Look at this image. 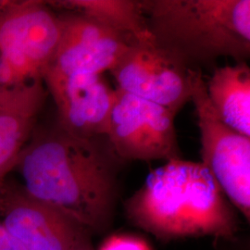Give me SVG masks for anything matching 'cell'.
<instances>
[{
    "label": "cell",
    "mask_w": 250,
    "mask_h": 250,
    "mask_svg": "<svg viewBox=\"0 0 250 250\" xmlns=\"http://www.w3.org/2000/svg\"><path fill=\"white\" fill-rule=\"evenodd\" d=\"M125 161L107 136L82 138L57 124L35 129L15 168L27 192L100 234L111 227Z\"/></svg>",
    "instance_id": "1"
},
{
    "label": "cell",
    "mask_w": 250,
    "mask_h": 250,
    "mask_svg": "<svg viewBox=\"0 0 250 250\" xmlns=\"http://www.w3.org/2000/svg\"><path fill=\"white\" fill-rule=\"evenodd\" d=\"M130 223L161 241L213 236L232 239V206L201 162L177 159L153 170L125 203Z\"/></svg>",
    "instance_id": "2"
},
{
    "label": "cell",
    "mask_w": 250,
    "mask_h": 250,
    "mask_svg": "<svg viewBox=\"0 0 250 250\" xmlns=\"http://www.w3.org/2000/svg\"><path fill=\"white\" fill-rule=\"evenodd\" d=\"M154 43L188 67L250 55V0H143Z\"/></svg>",
    "instance_id": "3"
},
{
    "label": "cell",
    "mask_w": 250,
    "mask_h": 250,
    "mask_svg": "<svg viewBox=\"0 0 250 250\" xmlns=\"http://www.w3.org/2000/svg\"><path fill=\"white\" fill-rule=\"evenodd\" d=\"M62 22L45 1L0 5V86L42 78L57 51Z\"/></svg>",
    "instance_id": "4"
},
{
    "label": "cell",
    "mask_w": 250,
    "mask_h": 250,
    "mask_svg": "<svg viewBox=\"0 0 250 250\" xmlns=\"http://www.w3.org/2000/svg\"><path fill=\"white\" fill-rule=\"evenodd\" d=\"M191 101L200 132L201 163L231 205L250 222V137L233 131L217 115L199 69L194 70Z\"/></svg>",
    "instance_id": "5"
},
{
    "label": "cell",
    "mask_w": 250,
    "mask_h": 250,
    "mask_svg": "<svg viewBox=\"0 0 250 250\" xmlns=\"http://www.w3.org/2000/svg\"><path fill=\"white\" fill-rule=\"evenodd\" d=\"M107 136L125 161L182 159L173 114L168 108L116 87Z\"/></svg>",
    "instance_id": "6"
},
{
    "label": "cell",
    "mask_w": 250,
    "mask_h": 250,
    "mask_svg": "<svg viewBox=\"0 0 250 250\" xmlns=\"http://www.w3.org/2000/svg\"><path fill=\"white\" fill-rule=\"evenodd\" d=\"M194 70L151 41L131 44L109 72L118 88L177 115L191 101Z\"/></svg>",
    "instance_id": "7"
},
{
    "label": "cell",
    "mask_w": 250,
    "mask_h": 250,
    "mask_svg": "<svg viewBox=\"0 0 250 250\" xmlns=\"http://www.w3.org/2000/svg\"><path fill=\"white\" fill-rule=\"evenodd\" d=\"M0 215L4 228L27 250H71L92 237L75 219L6 180L0 184Z\"/></svg>",
    "instance_id": "8"
},
{
    "label": "cell",
    "mask_w": 250,
    "mask_h": 250,
    "mask_svg": "<svg viewBox=\"0 0 250 250\" xmlns=\"http://www.w3.org/2000/svg\"><path fill=\"white\" fill-rule=\"evenodd\" d=\"M60 19V43L43 76L109 72L133 44L125 36L79 14L69 12Z\"/></svg>",
    "instance_id": "9"
},
{
    "label": "cell",
    "mask_w": 250,
    "mask_h": 250,
    "mask_svg": "<svg viewBox=\"0 0 250 250\" xmlns=\"http://www.w3.org/2000/svg\"><path fill=\"white\" fill-rule=\"evenodd\" d=\"M42 79L63 130L82 138L107 135L116 92L102 74H45Z\"/></svg>",
    "instance_id": "10"
},
{
    "label": "cell",
    "mask_w": 250,
    "mask_h": 250,
    "mask_svg": "<svg viewBox=\"0 0 250 250\" xmlns=\"http://www.w3.org/2000/svg\"><path fill=\"white\" fill-rule=\"evenodd\" d=\"M45 97L42 78L15 86H0V184L15 168L34 133Z\"/></svg>",
    "instance_id": "11"
},
{
    "label": "cell",
    "mask_w": 250,
    "mask_h": 250,
    "mask_svg": "<svg viewBox=\"0 0 250 250\" xmlns=\"http://www.w3.org/2000/svg\"><path fill=\"white\" fill-rule=\"evenodd\" d=\"M206 90L222 122L250 137V68L247 62L216 68Z\"/></svg>",
    "instance_id": "12"
},
{
    "label": "cell",
    "mask_w": 250,
    "mask_h": 250,
    "mask_svg": "<svg viewBox=\"0 0 250 250\" xmlns=\"http://www.w3.org/2000/svg\"><path fill=\"white\" fill-rule=\"evenodd\" d=\"M47 4L90 19L133 43L153 41L142 1L62 0L49 1Z\"/></svg>",
    "instance_id": "13"
},
{
    "label": "cell",
    "mask_w": 250,
    "mask_h": 250,
    "mask_svg": "<svg viewBox=\"0 0 250 250\" xmlns=\"http://www.w3.org/2000/svg\"><path fill=\"white\" fill-rule=\"evenodd\" d=\"M99 250H150L141 238L129 234H117L108 237Z\"/></svg>",
    "instance_id": "14"
},
{
    "label": "cell",
    "mask_w": 250,
    "mask_h": 250,
    "mask_svg": "<svg viewBox=\"0 0 250 250\" xmlns=\"http://www.w3.org/2000/svg\"><path fill=\"white\" fill-rule=\"evenodd\" d=\"M0 250H27L0 223Z\"/></svg>",
    "instance_id": "15"
},
{
    "label": "cell",
    "mask_w": 250,
    "mask_h": 250,
    "mask_svg": "<svg viewBox=\"0 0 250 250\" xmlns=\"http://www.w3.org/2000/svg\"><path fill=\"white\" fill-rule=\"evenodd\" d=\"M71 250H95L92 245L91 238H88L84 241L81 242L78 245H76L75 247H73Z\"/></svg>",
    "instance_id": "16"
}]
</instances>
